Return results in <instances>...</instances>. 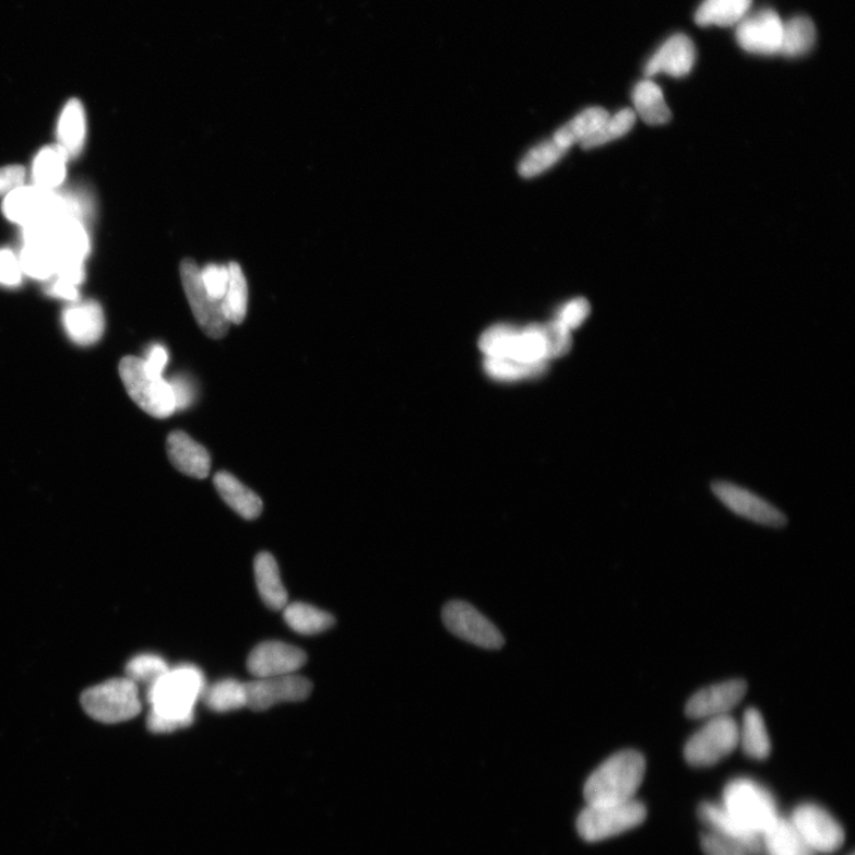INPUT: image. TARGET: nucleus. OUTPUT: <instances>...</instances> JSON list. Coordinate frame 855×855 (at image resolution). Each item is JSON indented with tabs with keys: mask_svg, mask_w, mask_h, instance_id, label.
Masks as SVG:
<instances>
[{
	"mask_svg": "<svg viewBox=\"0 0 855 855\" xmlns=\"http://www.w3.org/2000/svg\"><path fill=\"white\" fill-rule=\"evenodd\" d=\"M175 400L176 411H185L194 400V390L189 380L182 376L175 377L169 382Z\"/></svg>",
	"mask_w": 855,
	"mask_h": 855,
	"instance_id": "a18cd8bd",
	"label": "nucleus"
},
{
	"mask_svg": "<svg viewBox=\"0 0 855 855\" xmlns=\"http://www.w3.org/2000/svg\"><path fill=\"white\" fill-rule=\"evenodd\" d=\"M170 463L188 477L205 479L211 471V456L206 448L183 431H173L167 439Z\"/></svg>",
	"mask_w": 855,
	"mask_h": 855,
	"instance_id": "aec40b11",
	"label": "nucleus"
},
{
	"mask_svg": "<svg viewBox=\"0 0 855 855\" xmlns=\"http://www.w3.org/2000/svg\"><path fill=\"white\" fill-rule=\"evenodd\" d=\"M63 329L71 341L81 346L95 344L105 331L104 310L98 302H73L62 313Z\"/></svg>",
	"mask_w": 855,
	"mask_h": 855,
	"instance_id": "a211bd4d",
	"label": "nucleus"
},
{
	"mask_svg": "<svg viewBox=\"0 0 855 855\" xmlns=\"http://www.w3.org/2000/svg\"><path fill=\"white\" fill-rule=\"evenodd\" d=\"M817 29L807 16H795L783 24L781 51L785 58L805 57L816 45Z\"/></svg>",
	"mask_w": 855,
	"mask_h": 855,
	"instance_id": "c756f323",
	"label": "nucleus"
},
{
	"mask_svg": "<svg viewBox=\"0 0 855 855\" xmlns=\"http://www.w3.org/2000/svg\"><path fill=\"white\" fill-rule=\"evenodd\" d=\"M697 61V49L685 34H676L665 40L660 49L646 62V76L667 74L673 78L687 76L693 71Z\"/></svg>",
	"mask_w": 855,
	"mask_h": 855,
	"instance_id": "f3484780",
	"label": "nucleus"
},
{
	"mask_svg": "<svg viewBox=\"0 0 855 855\" xmlns=\"http://www.w3.org/2000/svg\"><path fill=\"white\" fill-rule=\"evenodd\" d=\"M762 844L770 855H812L792 821L779 819L762 834Z\"/></svg>",
	"mask_w": 855,
	"mask_h": 855,
	"instance_id": "bb28decb",
	"label": "nucleus"
},
{
	"mask_svg": "<svg viewBox=\"0 0 855 855\" xmlns=\"http://www.w3.org/2000/svg\"><path fill=\"white\" fill-rule=\"evenodd\" d=\"M228 268V285L223 298V310L229 323L240 324L247 318L249 289L246 275L238 263L230 262Z\"/></svg>",
	"mask_w": 855,
	"mask_h": 855,
	"instance_id": "2f4dec72",
	"label": "nucleus"
},
{
	"mask_svg": "<svg viewBox=\"0 0 855 855\" xmlns=\"http://www.w3.org/2000/svg\"><path fill=\"white\" fill-rule=\"evenodd\" d=\"M213 483L225 503L242 519L251 521L260 518L263 511L262 499L240 483L235 475L228 472L216 473Z\"/></svg>",
	"mask_w": 855,
	"mask_h": 855,
	"instance_id": "412c9836",
	"label": "nucleus"
},
{
	"mask_svg": "<svg viewBox=\"0 0 855 855\" xmlns=\"http://www.w3.org/2000/svg\"><path fill=\"white\" fill-rule=\"evenodd\" d=\"M567 153L568 149L554 139L542 142L524 156L519 171L525 179L536 178L556 165Z\"/></svg>",
	"mask_w": 855,
	"mask_h": 855,
	"instance_id": "72a5a7b5",
	"label": "nucleus"
},
{
	"mask_svg": "<svg viewBox=\"0 0 855 855\" xmlns=\"http://www.w3.org/2000/svg\"><path fill=\"white\" fill-rule=\"evenodd\" d=\"M485 371L496 380L536 378L547 370L548 363L526 364L507 358H486Z\"/></svg>",
	"mask_w": 855,
	"mask_h": 855,
	"instance_id": "f704fd0d",
	"label": "nucleus"
},
{
	"mask_svg": "<svg viewBox=\"0 0 855 855\" xmlns=\"http://www.w3.org/2000/svg\"><path fill=\"white\" fill-rule=\"evenodd\" d=\"M748 685L743 680H729L701 689L690 698L686 713L691 719H713L728 715L744 699Z\"/></svg>",
	"mask_w": 855,
	"mask_h": 855,
	"instance_id": "dca6fc26",
	"label": "nucleus"
},
{
	"mask_svg": "<svg viewBox=\"0 0 855 855\" xmlns=\"http://www.w3.org/2000/svg\"><path fill=\"white\" fill-rule=\"evenodd\" d=\"M783 24L772 9L746 15L737 25V43L745 51L757 56H776L781 51Z\"/></svg>",
	"mask_w": 855,
	"mask_h": 855,
	"instance_id": "ddd939ff",
	"label": "nucleus"
},
{
	"mask_svg": "<svg viewBox=\"0 0 855 855\" xmlns=\"http://www.w3.org/2000/svg\"><path fill=\"white\" fill-rule=\"evenodd\" d=\"M792 822L812 852L830 854L844 845L843 828L817 805L807 804L797 807Z\"/></svg>",
	"mask_w": 855,
	"mask_h": 855,
	"instance_id": "f8f14e48",
	"label": "nucleus"
},
{
	"mask_svg": "<svg viewBox=\"0 0 855 855\" xmlns=\"http://www.w3.org/2000/svg\"><path fill=\"white\" fill-rule=\"evenodd\" d=\"M3 213L10 222L22 228L67 215L62 193L35 185H24L8 194Z\"/></svg>",
	"mask_w": 855,
	"mask_h": 855,
	"instance_id": "6e6552de",
	"label": "nucleus"
},
{
	"mask_svg": "<svg viewBox=\"0 0 855 855\" xmlns=\"http://www.w3.org/2000/svg\"><path fill=\"white\" fill-rule=\"evenodd\" d=\"M645 759L626 750L609 757L596 769L583 788L587 806H609L633 799L645 776Z\"/></svg>",
	"mask_w": 855,
	"mask_h": 855,
	"instance_id": "f257e3e1",
	"label": "nucleus"
},
{
	"mask_svg": "<svg viewBox=\"0 0 855 855\" xmlns=\"http://www.w3.org/2000/svg\"><path fill=\"white\" fill-rule=\"evenodd\" d=\"M207 708L216 713H227L247 708L246 684L235 678H226L212 686H207L202 699Z\"/></svg>",
	"mask_w": 855,
	"mask_h": 855,
	"instance_id": "473e14b6",
	"label": "nucleus"
},
{
	"mask_svg": "<svg viewBox=\"0 0 855 855\" xmlns=\"http://www.w3.org/2000/svg\"><path fill=\"white\" fill-rule=\"evenodd\" d=\"M547 346V359L560 358L572 348V332L558 320L542 324Z\"/></svg>",
	"mask_w": 855,
	"mask_h": 855,
	"instance_id": "58836bf2",
	"label": "nucleus"
},
{
	"mask_svg": "<svg viewBox=\"0 0 855 855\" xmlns=\"http://www.w3.org/2000/svg\"><path fill=\"white\" fill-rule=\"evenodd\" d=\"M22 278L20 258L9 249L0 250V285L17 287Z\"/></svg>",
	"mask_w": 855,
	"mask_h": 855,
	"instance_id": "79ce46f5",
	"label": "nucleus"
},
{
	"mask_svg": "<svg viewBox=\"0 0 855 855\" xmlns=\"http://www.w3.org/2000/svg\"><path fill=\"white\" fill-rule=\"evenodd\" d=\"M702 850L705 855H748L739 846L714 833L705 834L701 839Z\"/></svg>",
	"mask_w": 855,
	"mask_h": 855,
	"instance_id": "37998d69",
	"label": "nucleus"
},
{
	"mask_svg": "<svg viewBox=\"0 0 855 855\" xmlns=\"http://www.w3.org/2000/svg\"><path fill=\"white\" fill-rule=\"evenodd\" d=\"M26 171L21 166L0 168V195L7 197L13 190L24 186Z\"/></svg>",
	"mask_w": 855,
	"mask_h": 855,
	"instance_id": "c03bdc74",
	"label": "nucleus"
},
{
	"mask_svg": "<svg viewBox=\"0 0 855 855\" xmlns=\"http://www.w3.org/2000/svg\"><path fill=\"white\" fill-rule=\"evenodd\" d=\"M207 688L206 678L192 664H182L169 669L157 682L146 690L152 712L174 719L190 726L195 719V704Z\"/></svg>",
	"mask_w": 855,
	"mask_h": 855,
	"instance_id": "f03ea898",
	"label": "nucleus"
},
{
	"mask_svg": "<svg viewBox=\"0 0 855 855\" xmlns=\"http://www.w3.org/2000/svg\"><path fill=\"white\" fill-rule=\"evenodd\" d=\"M168 663L161 656L144 654L133 657L127 665L126 673L129 680L135 685L152 687L159 678L169 672Z\"/></svg>",
	"mask_w": 855,
	"mask_h": 855,
	"instance_id": "4c0bfd02",
	"label": "nucleus"
},
{
	"mask_svg": "<svg viewBox=\"0 0 855 855\" xmlns=\"http://www.w3.org/2000/svg\"><path fill=\"white\" fill-rule=\"evenodd\" d=\"M442 619L446 628L461 640L484 649H499L504 644L503 636L494 624L467 603L447 604Z\"/></svg>",
	"mask_w": 855,
	"mask_h": 855,
	"instance_id": "9d476101",
	"label": "nucleus"
},
{
	"mask_svg": "<svg viewBox=\"0 0 855 855\" xmlns=\"http://www.w3.org/2000/svg\"><path fill=\"white\" fill-rule=\"evenodd\" d=\"M712 491L722 503L741 518L771 527L785 525V515L767 500L735 484L716 482Z\"/></svg>",
	"mask_w": 855,
	"mask_h": 855,
	"instance_id": "4468645a",
	"label": "nucleus"
},
{
	"mask_svg": "<svg viewBox=\"0 0 855 855\" xmlns=\"http://www.w3.org/2000/svg\"><path fill=\"white\" fill-rule=\"evenodd\" d=\"M247 708L263 712L281 702L305 701L311 694L313 685L306 677L296 674L257 678L246 684Z\"/></svg>",
	"mask_w": 855,
	"mask_h": 855,
	"instance_id": "9b49d317",
	"label": "nucleus"
},
{
	"mask_svg": "<svg viewBox=\"0 0 855 855\" xmlns=\"http://www.w3.org/2000/svg\"><path fill=\"white\" fill-rule=\"evenodd\" d=\"M145 369L154 376H162L168 364V352L165 346L156 344L146 353L143 359Z\"/></svg>",
	"mask_w": 855,
	"mask_h": 855,
	"instance_id": "49530a36",
	"label": "nucleus"
},
{
	"mask_svg": "<svg viewBox=\"0 0 855 855\" xmlns=\"http://www.w3.org/2000/svg\"><path fill=\"white\" fill-rule=\"evenodd\" d=\"M47 294L72 304L79 301V289L76 285L58 277L48 285Z\"/></svg>",
	"mask_w": 855,
	"mask_h": 855,
	"instance_id": "de8ad7c7",
	"label": "nucleus"
},
{
	"mask_svg": "<svg viewBox=\"0 0 855 855\" xmlns=\"http://www.w3.org/2000/svg\"><path fill=\"white\" fill-rule=\"evenodd\" d=\"M81 704L94 721L118 724L131 721L142 710L139 686L126 678H115L92 687L81 697Z\"/></svg>",
	"mask_w": 855,
	"mask_h": 855,
	"instance_id": "7ed1b4c3",
	"label": "nucleus"
},
{
	"mask_svg": "<svg viewBox=\"0 0 855 855\" xmlns=\"http://www.w3.org/2000/svg\"><path fill=\"white\" fill-rule=\"evenodd\" d=\"M201 278L210 296L222 302L228 285L227 265L209 264L201 269Z\"/></svg>",
	"mask_w": 855,
	"mask_h": 855,
	"instance_id": "ea45409f",
	"label": "nucleus"
},
{
	"mask_svg": "<svg viewBox=\"0 0 855 855\" xmlns=\"http://www.w3.org/2000/svg\"><path fill=\"white\" fill-rule=\"evenodd\" d=\"M632 100L636 115L649 126L667 124L672 118L663 91L654 81L646 79L638 83L632 92Z\"/></svg>",
	"mask_w": 855,
	"mask_h": 855,
	"instance_id": "b1692460",
	"label": "nucleus"
},
{
	"mask_svg": "<svg viewBox=\"0 0 855 855\" xmlns=\"http://www.w3.org/2000/svg\"><path fill=\"white\" fill-rule=\"evenodd\" d=\"M180 274L187 300L200 329L212 339L224 337L230 323L224 314L223 304L215 301L203 285L200 266L186 258L181 262Z\"/></svg>",
	"mask_w": 855,
	"mask_h": 855,
	"instance_id": "1a4fd4ad",
	"label": "nucleus"
},
{
	"mask_svg": "<svg viewBox=\"0 0 855 855\" xmlns=\"http://www.w3.org/2000/svg\"><path fill=\"white\" fill-rule=\"evenodd\" d=\"M307 662L300 648L270 641L257 645L248 658V669L256 678L296 674Z\"/></svg>",
	"mask_w": 855,
	"mask_h": 855,
	"instance_id": "2eb2a0df",
	"label": "nucleus"
},
{
	"mask_svg": "<svg viewBox=\"0 0 855 855\" xmlns=\"http://www.w3.org/2000/svg\"><path fill=\"white\" fill-rule=\"evenodd\" d=\"M119 373L130 397L145 413L156 418H167L176 412L168 380L149 372L143 359L126 357L119 364Z\"/></svg>",
	"mask_w": 855,
	"mask_h": 855,
	"instance_id": "20e7f679",
	"label": "nucleus"
},
{
	"mask_svg": "<svg viewBox=\"0 0 855 855\" xmlns=\"http://www.w3.org/2000/svg\"><path fill=\"white\" fill-rule=\"evenodd\" d=\"M283 614L284 620L289 628L305 636H314L328 631L335 622L334 617L329 613L305 603L287 605L283 608Z\"/></svg>",
	"mask_w": 855,
	"mask_h": 855,
	"instance_id": "cd10ccee",
	"label": "nucleus"
},
{
	"mask_svg": "<svg viewBox=\"0 0 855 855\" xmlns=\"http://www.w3.org/2000/svg\"><path fill=\"white\" fill-rule=\"evenodd\" d=\"M254 577L258 592L269 608L281 610L288 605V593L283 585L280 568L273 555L266 551L257 555Z\"/></svg>",
	"mask_w": 855,
	"mask_h": 855,
	"instance_id": "5701e85b",
	"label": "nucleus"
},
{
	"mask_svg": "<svg viewBox=\"0 0 855 855\" xmlns=\"http://www.w3.org/2000/svg\"><path fill=\"white\" fill-rule=\"evenodd\" d=\"M68 159L70 157L59 144L44 147L33 162L34 185L57 190L64 182Z\"/></svg>",
	"mask_w": 855,
	"mask_h": 855,
	"instance_id": "393cba45",
	"label": "nucleus"
},
{
	"mask_svg": "<svg viewBox=\"0 0 855 855\" xmlns=\"http://www.w3.org/2000/svg\"><path fill=\"white\" fill-rule=\"evenodd\" d=\"M645 818L644 805L631 799L619 805L587 806L580 812L577 827L583 840L596 843L632 830Z\"/></svg>",
	"mask_w": 855,
	"mask_h": 855,
	"instance_id": "423d86ee",
	"label": "nucleus"
},
{
	"mask_svg": "<svg viewBox=\"0 0 855 855\" xmlns=\"http://www.w3.org/2000/svg\"><path fill=\"white\" fill-rule=\"evenodd\" d=\"M636 119L637 115L631 108H624L615 116H609L605 123L581 144L585 149H593L621 139L632 130Z\"/></svg>",
	"mask_w": 855,
	"mask_h": 855,
	"instance_id": "c9c22d12",
	"label": "nucleus"
},
{
	"mask_svg": "<svg viewBox=\"0 0 855 855\" xmlns=\"http://www.w3.org/2000/svg\"><path fill=\"white\" fill-rule=\"evenodd\" d=\"M739 745L750 758L767 759L771 752V741L762 714L756 709L745 712L739 727Z\"/></svg>",
	"mask_w": 855,
	"mask_h": 855,
	"instance_id": "7c9ffc66",
	"label": "nucleus"
},
{
	"mask_svg": "<svg viewBox=\"0 0 855 855\" xmlns=\"http://www.w3.org/2000/svg\"><path fill=\"white\" fill-rule=\"evenodd\" d=\"M608 117L604 108L590 107L556 131L553 139L569 151L570 146L586 141Z\"/></svg>",
	"mask_w": 855,
	"mask_h": 855,
	"instance_id": "c85d7f7f",
	"label": "nucleus"
},
{
	"mask_svg": "<svg viewBox=\"0 0 855 855\" xmlns=\"http://www.w3.org/2000/svg\"><path fill=\"white\" fill-rule=\"evenodd\" d=\"M87 134L86 114L78 99L68 102L59 118L58 141L68 157L75 158L84 151Z\"/></svg>",
	"mask_w": 855,
	"mask_h": 855,
	"instance_id": "4be33fe9",
	"label": "nucleus"
},
{
	"mask_svg": "<svg viewBox=\"0 0 855 855\" xmlns=\"http://www.w3.org/2000/svg\"><path fill=\"white\" fill-rule=\"evenodd\" d=\"M739 745V726L729 715L709 719L685 748L687 762L693 767H712L728 757Z\"/></svg>",
	"mask_w": 855,
	"mask_h": 855,
	"instance_id": "0eeeda50",
	"label": "nucleus"
},
{
	"mask_svg": "<svg viewBox=\"0 0 855 855\" xmlns=\"http://www.w3.org/2000/svg\"><path fill=\"white\" fill-rule=\"evenodd\" d=\"M699 816L703 822L713 828L714 834L739 846L746 853H758L762 846L759 834L732 817L723 806L703 804L699 808Z\"/></svg>",
	"mask_w": 855,
	"mask_h": 855,
	"instance_id": "6ab92c4d",
	"label": "nucleus"
},
{
	"mask_svg": "<svg viewBox=\"0 0 855 855\" xmlns=\"http://www.w3.org/2000/svg\"><path fill=\"white\" fill-rule=\"evenodd\" d=\"M591 314V305L586 298L578 297L566 304L559 311L558 320L570 332L580 328Z\"/></svg>",
	"mask_w": 855,
	"mask_h": 855,
	"instance_id": "a19ab883",
	"label": "nucleus"
},
{
	"mask_svg": "<svg viewBox=\"0 0 855 855\" xmlns=\"http://www.w3.org/2000/svg\"><path fill=\"white\" fill-rule=\"evenodd\" d=\"M723 807L759 835L779 819L776 804L770 793L748 779L732 781L726 786Z\"/></svg>",
	"mask_w": 855,
	"mask_h": 855,
	"instance_id": "39448f33",
	"label": "nucleus"
},
{
	"mask_svg": "<svg viewBox=\"0 0 855 855\" xmlns=\"http://www.w3.org/2000/svg\"><path fill=\"white\" fill-rule=\"evenodd\" d=\"M19 258L23 274L32 278L47 281L57 275V257L46 248L24 246Z\"/></svg>",
	"mask_w": 855,
	"mask_h": 855,
	"instance_id": "e433bc0d",
	"label": "nucleus"
},
{
	"mask_svg": "<svg viewBox=\"0 0 855 855\" xmlns=\"http://www.w3.org/2000/svg\"><path fill=\"white\" fill-rule=\"evenodd\" d=\"M752 0H703L696 13L700 26H732L749 15Z\"/></svg>",
	"mask_w": 855,
	"mask_h": 855,
	"instance_id": "a878e982",
	"label": "nucleus"
}]
</instances>
